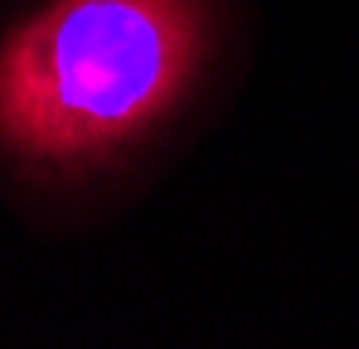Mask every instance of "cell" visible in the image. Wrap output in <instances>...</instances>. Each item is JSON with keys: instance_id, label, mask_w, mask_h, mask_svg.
Wrapping results in <instances>:
<instances>
[{"instance_id": "6da1fadb", "label": "cell", "mask_w": 359, "mask_h": 349, "mask_svg": "<svg viewBox=\"0 0 359 349\" xmlns=\"http://www.w3.org/2000/svg\"><path fill=\"white\" fill-rule=\"evenodd\" d=\"M257 0H0V204L39 238L126 219L224 121Z\"/></svg>"}]
</instances>
